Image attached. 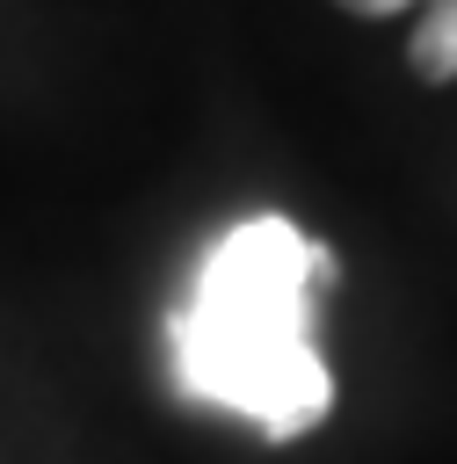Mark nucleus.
Listing matches in <instances>:
<instances>
[{
  "instance_id": "1",
  "label": "nucleus",
  "mask_w": 457,
  "mask_h": 464,
  "mask_svg": "<svg viewBox=\"0 0 457 464\" xmlns=\"http://www.w3.org/2000/svg\"><path fill=\"white\" fill-rule=\"evenodd\" d=\"M334 290V254L290 218L261 210L210 239L189 297L167 319V362L181 399L239 413L268 442H297L334 406V370L319 355V297Z\"/></svg>"
},
{
  "instance_id": "2",
  "label": "nucleus",
  "mask_w": 457,
  "mask_h": 464,
  "mask_svg": "<svg viewBox=\"0 0 457 464\" xmlns=\"http://www.w3.org/2000/svg\"><path fill=\"white\" fill-rule=\"evenodd\" d=\"M406 58H413L421 80H457V0H428V14L413 22Z\"/></svg>"
},
{
  "instance_id": "3",
  "label": "nucleus",
  "mask_w": 457,
  "mask_h": 464,
  "mask_svg": "<svg viewBox=\"0 0 457 464\" xmlns=\"http://www.w3.org/2000/svg\"><path fill=\"white\" fill-rule=\"evenodd\" d=\"M348 14H399V7H413V0H341Z\"/></svg>"
}]
</instances>
